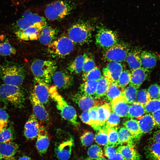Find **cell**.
Listing matches in <instances>:
<instances>
[{
    "mask_svg": "<svg viewBox=\"0 0 160 160\" xmlns=\"http://www.w3.org/2000/svg\"><path fill=\"white\" fill-rule=\"evenodd\" d=\"M98 106L92 108L88 111L91 123L90 126L97 131L101 129L99 125L98 118L97 110Z\"/></svg>",
    "mask_w": 160,
    "mask_h": 160,
    "instance_id": "cell-42",
    "label": "cell"
},
{
    "mask_svg": "<svg viewBox=\"0 0 160 160\" xmlns=\"http://www.w3.org/2000/svg\"><path fill=\"white\" fill-rule=\"evenodd\" d=\"M16 49L4 35H0V55L6 56L16 54Z\"/></svg>",
    "mask_w": 160,
    "mask_h": 160,
    "instance_id": "cell-32",
    "label": "cell"
},
{
    "mask_svg": "<svg viewBox=\"0 0 160 160\" xmlns=\"http://www.w3.org/2000/svg\"><path fill=\"white\" fill-rule=\"evenodd\" d=\"M14 134L12 127H6L0 132V143L12 142L14 139Z\"/></svg>",
    "mask_w": 160,
    "mask_h": 160,
    "instance_id": "cell-40",
    "label": "cell"
},
{
    "mask_svg": "<svg viewBox=\"0 0 160 160\" xmlns=\"http://www.w3.org/2000/svg\"><path fill=\"white\" fill-rule=\"evenodd\" d=\"M8 119L9 115L6 111L0 108V122L7 124Z\"/></svg>",
    "mask_w": 160,
    "mask_h": 160,
    "instance_id": "cell-53",
    "label": "cell"
},
{
    "mask_svg": "<svg viewBox=\"0 0 160 160\" xmlns=\"http://www.w3.org/2000/svg\"><path fill=\"white\" fill-rule=\"evenodd\" d=\"M46 23L44 17L28 11L25 12L22 17L16 22L14 27L17 31L33 26L43 27L46 25Z\"/></svg>",
    "mask_w": 160,
    "mask_h": 160,
    "instance_id": "cell-9",
    "label": "cell"
},
{
    "mask_svg": "<svg viewBox=\"0 0 160 160\" xmlns=\"http://www.w3.org/2000/svg\"><path fill=\"white\" fill-rule=\"evenodd\" d=\"M131 76V72L128 70H123L119 78L118 84L124 88L129 84Z\"/></svg>",
    "mask_w": 160,
    "mask_h": 160,
    "instance_id": "cell-46",
    "label": "cell"
},
{
    "mask_svg": "<svg viewBox=\"0 0 160 160\" xmlns=\"http://www.w3.org/2000/svg\"><path fill=\"white\" fill-rule=\"evenodd\" d=\"M134 139L132 135L124 127L120 129L118 134V145L127 144V145L134 147Z\"/></svg>",
    "mask_w": 160,
    "mask_h": 160,
    "instance_id": "cell-34",
    "label": "cell"
},
{
    "mask_svg": "<svg viewBox=\"0 0 160 160\" xmlns=\"http://www.w3.org/2000/svg\"><path fill=\"white\" fill-rule=\"evenodd\" d=\"M136 99L137 102L144 106L151 100L147 90L145 89L138 91Z\"/></svg>",
    "mask_w": 160,
    "mask_h": 160,
    "instance_id": "cell-48",
    "label": "cell"
},
{
    "mask_svg": "<svg viewBox=\"0 0 160 160\" xmlns=\"http://www.w3.org/2000/svg\"><path fill=\"white\" fill-rule=\"evenodd\" d=\"M36 147L39 153L41 155L47 151L49 144V139L44 127L41 130L37 137Z\"/></svg>",
    "mask_w": 160,
    "mask_h": 160,
    "instance_id": "cell-24",
    "label": "cell"
},
{
    "mask_svg": "<svg viewBox=\"0 0 160 160\" xmlns=\"http://www.w3.org/2000/svg\"><path fill=\"white\" fill-rule=\"evenodd\" d=\"M25 76L23 66L16 63L0 65V78L4 84L20 86Z\"/></svg>",
    "mask_w": 160,
    "mask_h": 160,
    "instance_id": "cell-1",
    "label": "cell"
},
{
    "mask_svg": "<svg viewBox=\"0 0 160 160\" xmlns=\"http://www.w3.org/2000/svg\"><path fill=\"white\" fill-rule=\"evenodd\" d=\"M101 76L100 70L95 67L89 71L83 74L82 78L85 81L87 80L98 81Z\"/></svg>",
    "mask_w": 160,
    "mask_h": 160,
    "instance_id": "cell-45",
    "label": "cell"
},
{
    "mask_svg": "<svg viewBox=\"0 0 160 160\" xmlns=\"http://www.w3.org/2000/svg\"><path fill=\"white\" fill-rule=\"evenodd\" d=\"M79 117L84 123L90 126L91 123L88 111H84L80 116Z\"/></svg>",
    "mask_w": 160,
    "mask_h": 160,
    "instance_id": "cell-55",
    "label": "cell"
},
{
    "mask_svg": "<svg viewBox=\"0 0 160 160\" xmlns=\"http://www.w3.org/2000/svg\"><path fill=\"white\" fill-rule=\"evenodd\" d=\"M34 83L33 92L42 103H47L50 97L48 84L39 81H34Z\"/></svg>",
    "mask_w": 160,
    "mask_h": 160,
    "instance_id": "cell-19",
    "label": "cell"
},
{
    "mask_svg": "<svg viewBox=\"0 0 160 160\" xmlns=\"http://www.w3.org/2000/svg\"><path fill=\"white\" fill-rule=\"evenodd\" d=\"M125 160H141L140 155L134 147L121 145L117 149Z\"/></svg>",
    "mask_w": 160,
    "mask_h": 160,
    "instance_id": "cell-26",
    "label": "cell"
},
{
    "mask_svg": "<svg viewBox=\"0 0 160 160\" xmlns=\"http://www.w3.org/2000/svg\"><path fill=\"white\" fill-rule=\"evenodd\" d=\"M147 91L151 99H160V86L157 84H151Z\"/></svg>",
    "mask_w": 160,
    "mask_h": 160,
    "instance_id": "cell-49",
    "label": "cell"
},
{
    "mask_svg": "<svg viewBox=\"0 0 160 160\" xmlns=\"http://www.w3.org/2000/svg\"><path fill=\"white\" fill-rule=\"evenodd\" d=\"M92 29L93 27L89 21H79L69 28L67 36L75 44H83L90 40Z\"/></svg>",
    "mask_w": 160,
    "mask_h": 160,
    "instance_id": "cell-6",
    "label": "cell"
},
{
    "mask_svg": "<svg viewBox=\"0 0 160 160\" xmlns=\"http://www.w3.org/2000/svg\"><path fill=\"white\" fill-rule=\"evenodd\" d=\"M57 68V66L55 62L41 59L34 60L31 67L34 81H39L48 84L51 82Z\"/></svg>",
    "mask_w": 160,
    "mask_h": 160,
    "instance_id": "cell-3",
    "label": "cell"
},
{
    "mask_svg": "<svg viewBox=\"0 0 160 160\" xmlns=\"http://www.w3.org/2000/svg\"><path fill=\"white\" fill-rule=\"evenodd\" d=\"M0 100L5 104L20 108L23 106L25 95L20 86L4 84L0 86Z\"/></svg>",
    "mask_w": 160,
    "mask_h": 160,
    "instance_id": "cell-5",
    "label": "cell"
},
{
    "mask_svg": "<svg viewBox=\"0 0 160 160\" xmlns=\"http://www.w3.org/2000/svg\"><path fill=\"white\" fill-rule=\"evenodd\" d=\"M122 65L119 62H109L103 68V76L111 82L118 84L119 77L123 70Z\"/></svg>",
    "mask_w": 160,
    "mask_h": 160,
    "instance_id": "cell-16",
    "label": "cell"
},
{
    "mask_svg": "<svg viewBox=\"0 0 160 160\" xmlns=\"http://www.w3.org/2000/svg\"><path fill=\"white\" fill-rule=\"evenodd\" d=\"M85 57V54L79 55L68 64L67 68L71 73L77 74L82 72Z\"/></svg>",
    "mask_w": 160,
    "mask_h": 160,
    "instance_id": "cell-29",
    "label": "cell"
},
{
    "mask_svg": "<svg viewBox=\"0 0 160 160\" xmlns=\"http://www.w3.org/2000/svg\"><path fill=\"white\" fill-rule=\"evenodd\" d=\"M108 160H125L121 155L117 152L111 158Z\"/></svg>",
    "mask_w": 160,
    "mask_h": 160,
    "instance_id": "cell-57",
    "label": "cell"
},
{
    "mask_svg": "<svg viewBox=\"0 0 160 160\" xmlns=\"http://www.w3.org/2000/svg\"><path fill=\"white\" fill-rule=\"evenodd\" d=\"M57 88L55 86L49 88L50 97L55 101L57 109L60 111L63 118L75 126L79 123L77 120V116L75 109L68 105L63 98L58 93Z\"/></svg>",
    "mask_w": 160,
    "mask_h": 160,
    "instance_id": "cell-4",
    "label": "cell"
},
{
    "mask_svg": "<svg viewBox=\"0 0 160 160\" xmlns=\"http://www.w3.org/2000/svg\"><path fill=\"white\" fill-rule=\"evenodd\" d=\"M72 99L83 111H88L91 108L99 106L103 103L102 100H97L92 96L86 95L80 93L73 95Z\"/></svg>",
    "mask_w": 160,
    "mask_h": 160,
    "instance_id": "cell-12",
    "label": "cell"
},
{
    "mask_svg": "<svg viewBox=\"0 0 160 160\" xmlns=\"http://www.w3.org/2000/svg\"><path fill=\"white\" fill-rule=\"evenodd\" d=\"M19 148L16 143H0V155L4 160H14V156Z\"/></svg>",
    "mask_w": 160,
    "mask_h": 160,
    "instance_id": "cell-21",
    "label": "cell"
},
{
    "mask_svg": "<svg viewBox=\"0 0 160 160\" xmlns=\"http://www.w3.org/2000/svg\"><path fill=\"white\" fill-rule=\"evenodd\" d=\"M94 138L93 133L87 130L85 131L80 137L82 145L85 147L89 146L93 143Z\"/></svg>",
    "mask_w": 160,
    "mask_h": 160,
    "instance_id": "cell-47",
    "label": "cell"
},
{
    "mask_svg": "<svg viewBox=\"0 0 160 160\" xmlns=\"http://www.w3.org/2000/svg\"><path fill=\"white\" fill-rule=\"evenodd\" d=\"M151 114L154 120L155 126L160 128V109Z\"/></svg>",
    "mask_w": 160,
    "mask_h": 160,
    "instance_id": "cell-54",
    "label": "cell"
},
{
    "mask_svg": "<svg viewBox=\"0 0 160 160\" xmlns=\"http://www.w3.org/2000/svg\"><path fill=\"white\" fill-rule=\"evenodd\" d=\"M54 86L60 89H66L72 86L73 78L71 74L64 71H56L52 78Z\"/></svg>",
    "mask_w": 160,
    "mask_h": 160,
    "instance_id": "cell-14",
    "label": "cell"
},
{
    "mask_svg": "<svg viewBox=\"0 0 160 160\" xmlns=\"http://www.w3.org/2000/svg\"><path fill=\"white\" fill-rule=\"evenodd\" d=\"M135 87L129 84L124 88L122 95L124 96L127 102L131 104L135 102L138 90Z\"/></svg>",
    "mask_w": 160,
    "mask_h": 160,
    "instance_id": "cell-38",
    "label": "cell"
},
{
    "mask_svg": "<svg viewBox=\"0 0 160 160\" xmlns=\"http://www.w3.org/2000/svg\"><path fill=\"white\" fill-rule=\"evenodd\" d=\"M107 128L108 136V143L116 146L118 145V134L116 126L105 125Z\"/></svg>",
    "mask_w": 160,
    "mask_h": 160,
    "instance_id": "cell-39",
    "label": "cell"
},
{
    "mask_svg": "<svg viewBox=\"0 0 160 160\" xmlns=\"http://www.w3.org/2000/svg\"><path fill=\"white\" fill-rule=\"evenodd\" d=\"M44 127L35 115L32 114L25 125L24 136L28 139H33L37 137L40 132Z\"/></svg>",
    "mask_w": 160,
    "mask_h": 160,
    "instance_id": "cell-13",
    "label": "cell"
},
{
    "mask_svg": "<svg viewBox=\"0 0 160 160\" xmlns=\"http://www.w3.org/2000/svg\"><path fill=\"white\" fill-rule=\"evenodd\" d=\"M111 111L108 103H104L98 106L97 110L98 118L101 129L105 126L106 121Z\"/></svg>",
    "mask_w": 160,
    "mask_h": 160,
    "instance_id": "cell-27",
    "label": "cell"
},
{
    "mask_svg": "<svg viewBox=\"0 0 160 160\" xmlns=\"http://www.w3.org/2000/svg\"><path fill=\"white\" fill-rule=\"evenodd\" d=\"M139 127L141 134L147 133L151 131L155 126L151 114L147 113L137 118Z\"/></svg>",
    "mask_w": 160,
    "mask_h": 160,
    "instance_id": "cell-25",
    "label": "cell"
},
{
    "mask_svg": "<svg viewBox=\"0 0 160 160\" xmlns=\"http://www.w3.org/2000/svg\"><path fill=\"white\" fill-rule=\"evenodd\" d=\"M145 154L148 160H160V143L152 142L146 147Z\"/></svg>",
    "mask_w": 160,
    "mask_h": 160,
    "instance_id": "cell-30",
    "label": "cell"
},
{
    "mask_svg": "<svg viewBox=\"0 0 160 160\" xmlns=\"http://www.w3.org/2000/svg\"><path fill=\"white\" fill-rule=\"evenodd\" d=\"M120 121V116L112 111L106 121L105 125L116 126L119 123Z\"/></svg>",
    "mask_w": 160,
    "mask_h": 160,
    "instance_id": "cell-51",
    "label": "cell"
},
{
    "mask_svg": "<svg viewBox=\"0 0 160 160\" xmlns=\"http://www.w3.org/2000/svg\"><path fill=\"white\" fill-rule=\"evenodd\" d=\"M17 160H31L29 157L27 156H23L20 157Z\"/></svg>",
    "mask_w": 160,
    "mask_h": 160,
    "instance_id": "cell-59",
    "label": "cell"
},
{
    "mask_svg": "<svg viewBox=\"0 0 160 160\" xmlns=\"http://www.w3.org/2000/svg\"><path fill=\"white\" fill-rule=\"evenodd\" d=\"M7 124L0 122V132L7 127Z\"/></svg>",
    "mask_w": 160,
    "mask_h": 160,
    "instance_id": "cell-58",
    "label": "cell"
},
{
    "mask_svg": "<svg viewBox=\"0 0 160 160\" xmlns=\"http://www.w3.org/2000/svg\"><path fill=\"white\" fill-rule=\"evenodd\" d=\"M96 43L100 47L108 48L117 43L118 37L113 31L104 28H101L97 31L95 37Z\"/></svg>",
    "mask_w": 160,
    "mask_h": 160,
    "instance_id": "cell-10",
    "label": "cell"
},
{
    "mask_svg": "<svg viewBox=\"0 0 160 160\" xmlns=\"http://www.w3.org/2000/svg\"><path fill=\"white\" fill-rule=\"evenodd\" d=\"M76 4L71 1L58 0L48 4L44 13L49 20L54 21L62 20L70 14L76 7Z\"/></svg>",
    "mask_w": 160,
    "mask_h": 160,
    "instance_id": "cell-2",
    "label": "cell"
},
{
    "mask_svg": "<svg viewBox=\"0 0 160 160\" xmlns=\"http://www.w3.org/2000/svg\"><path fill=\"white\" fill-rule=\"evenodd\" d=\"M123 124L132 135L134 139H139L142 135L137 120L131 119L124 122Z\"/></svg>",
    "mask_w": 160,
    "mask_h": 160,
    "instance_id": "cell-35",
    "label": "cell"
},
{
    "mask_svg": "<svg viewBox=\"0 0 160 160\" xmlns=\"http://www.w3.org/2000/svg\"><path fill=\"white\" fill-rule=\"evenodd\" d=\"M30 99L34 114L37 118L42 122H48L49 119V114L43 104L39 101L33 92L30 96Z\"/></svg>",
    "mask_w": 160,
    "mask_h": 160,
    "instance_id": "cell-15",
    "label": "cell"
},
{
    "mask_svg": "<svg viewBox=\"0 0 160 160\" xmlns=\"http://www.w3.org/2000/svg\"><path fill=\"white\" fill-rule=\"evenodd\" d=\"M87 154L90 160H97L103 157V153L101 148L96 144L92 145L89 148Z\"/></svg>",
    "mask_w": 160,
    "mask_h": 160,
    "instance_id": "cell-41",
    "label": "cell"
},
{
    "mask_svg": "<svg viewBox=\"0 0 160 160\" xmlns=\"http://www.w3.org/2000/svg\"><path fill=\"white\" fill-rule=\"evenodd\" d=\"M129 104L122 94L112 100L110 104L111 111L121 117H127Z\"/></svg>",
    "mask_w": 160,
    "mask_h": 160,
    "instance_id": "cell-17",
    "label": "cell"
},
{
    "mask_svg": "<svg viewBox=\"0 0 160 160\" xmlns=\"http://www.w3.org/2000/svg\"><path fill=\"white\" fill-rule=\"evenodd\" d=\"M43 28L39 26L31 27L24 29L16 31L15 33L17 37L22 40H35L39 39Z\"/></svg>",
    "mask_w": 160,
    "mask_h": 160,
    "instance_id": "cell-18",
    "label": "cell"
},
{
    "mask_svg": "<svg viewBox=\"0 0 160 160\" xmlns=\"http://www.w3.org/2000/svg\"><path fill=\"white\" fill-rule=\"evenodd\" d=\"M98 81L87 80L84 81L80 87V93L93 97L97 88Z\"/></svg>",
    "mask_w": 160,
    "mask_h": 160,
    "instance_id": "cell-33",
    "label": "cell"
},
{
    "mask_svg": "<svg viewBox=\"0 0 160 160\" xmlns=\"http://www.w3.org/2000/svg\"><path fill=\"white\" fill-rule=\"evenodd\" d=\"M2 159V157L1 155H0V160Z\"/></svg>",
    "mask_w": 160,
    "mask_h": 160,
    "instance_id": "cell-61",
    "label": "cell"
},
{
    "mask_svg": "<svg viewBox=\"0 0 160 160\" xmlns=\"http://www.w3.org/2000/svg\"><path fill=\"white\" fill-rule=\"evenodd\" d=\"M94 140L98 145H105L108 143V136L106 126L97 131Z\"/></svg>",
    "mask_w": 160,
    "mask_h": 160,
    "instance_id": "cell-43",
    "label": "cell"
},
{
    "mask_svg": "<svg viewBox=\"0 0 160 160\" xmlns=\"http://www.w3.org/2000/svg\"><path fill=\"white\" fill-rule=\"evenodd\" d=\"M124 88L120 86L118 84L111 82L105 96V99L110 102L113 99L121 95Z\"/></svg>",
    "mask_w": 160,
    "mask_h": 160,
    "instance_id": "cell-37",
    "label": "cell"
},
{
    "mask_svg": "<svg viewBox=\"0 0 160 160\" xmlns=\"http://www.w3.org/2000/svg\"><path fill=\"white\" fill-rule=\"evenodd\" d=\"M152 142L160 143V130L156 132L152 138Z\"/></svg>",
    "mask_w": 160,
    "mask_h": 160,
    "instance_id": "cell-56",
    "label": "cell"
},
{
    "mask_svg": "<svg viewBox=\"0 0 160 160\" xmlns=\"http://www.w3.org/2000/svg\"><path fill=\"white\" fill-rule=\"evenodd\" d=\"M85 160H90L88 158L87 159H85ZM97 160H107L105 158H104V157L103 158H100Z\"/></svg>",
    "mask_w": 160,
    "mask_h": 160,
    "instance_id": "cell-60",
    "label": "cell"
},
{
    "mask_svg": "<svg viewBox=\"0 0 160 160\" xmlns=\"http://www.w3.org/2000/svg\"><path fill=\"white\" fill-rule=\"evenodd\" d=\"M111 82L104 76H101L98 80L96 92L93 97L99 99L105 95Z\"/></svg>",
    "mask_w": 160,
    "mask_h": 160,
    "instance_id": "cell-31",
    "label": "cell"
},
{
    "mask_svg": "<svg viewBox=\"0 0 160 160\" xmlns=\"http://www.w3.org/2000/svg\"><path fill=\"white\" fill-rule=\"evenodd\" d=\"M116 146L107 144L104 147V153L108 159L111 158L117 152Z\"/></svg>",
    "mask_w": 160,
    "mask_h": 160,
    "instance_id": "cell-52",
    "label": "cell"
},
{
    "mask_svg": "<svg viewBox=\"0 0 160 160\" xmlns=\"http://www.w3.org/2000/svg\"><path fill=\"white\" fill-rule=\"evenodd\" d=\"M130 105L127 117L132 119L139 118L146 113L144 105L137 102H135Z\"/></svg>",
    "mask_w": 160,
    "mask_h": 160,
    "instance_id": "cell-36",
    "label": "cell"
},
{
    "mask_svg": "<svg viewBox=\"0 0 160 160\" xmlns=\"http://www.w3.org/2000/svg\"><path fill=\"white\" fill-rule=\"evenodd\" d=\"M57 136L59 141L55 144V152L60 160H68L70 157L74 145L73 137L68 133L60 130Z\"/></svg>",
    "mask_w": 160,
    "mask_h": 160,
    "instance_id": "cell-7",
    "label": "cell"
},
{
    "mask_svg": "<svg viewBox=\"0 0 160 160\" xmlns=\"http://www.w3.org/2000/svg\"><path fill=\"white\" fill-rule=\"evenodd\" d=\"M57 31L54 28L46 25L41 30L39 39L40 42L45 45H48L56 39Z\"/></svg>",
    "mask_w": 160,
    "mask_h": 160,
    "instance_id": "cell-23",
    "label": "cell"
},
{
    "mask_svg": "<svg viewBox=\"0 0 160 160\" xmlns=\"http://www.w3.org/2000/svg\"><path fill=\"white\" fill-rule=\"evenodd\" d=\"M144 106L146 113L152 114L160 109V99H151Z\"/></svg>",
    "mask_w": 160,
    "mask_h": 160,
    "instance_id": "cell-44",
    "label": "cell"
},
{
    "mask_svg": "<svg viewBox=\"0 0 160 160\" xmlns=\"http://www.w3.org/2000/svg\"><path fill=\"white\" fill-rule=\"evenodd\" d=\"M74 45L67 35H63L48 45V51L55 57H62L68 55L73 50Z\"/></svg>",
    "mask_w": 160,
    "mask_h": 160,
    "instance_id": "cell-8",
    "label": "cell"
},
{
    "mask_svg": "<svg viewBox=\"0 0 160 160\" xmlns=\"http://www.w3.org/2000/svg\"><path fill=\"white\" fill-rule=\"evenodd\" d=\"M129 84L138 89L149 75L150 71L142 67L132 71Z\"/></svg>",
    "mask_w": 160,
    "mask_h": 160,
    "instance_id": "cell-20",
    "label": "cell"
},
{
    "mask_svg": "<svg viewBox=\"0 0 160 160\" xmlns=\"http://www.w3.org/2000/svg\"><path fill=\"white\" fill-rule=\"evenodd\" d=\"M129 50L124 45L116 43L107 49L103 54L105 59L109 62H121L126 58Z\"/></svg>",
    "mask_w": 160,
    "mask_h": 160,
    "instance_id": "cell-11",
    "label": "cell"
},
{
    "mask_svg": "<svg viewBox=\"0 0 160 160\" xmlns=\"http://www.w3.org/2000/svg\"><path fill=\"white\" fill-rule=\"evenodd\" d=\"M140 56L142 66L147 69L154 68L159 57L156 53L147 51L141 52Z\"/></svg>",
    "mask_w": 160,
    "mask_h": 160,
    "instance_id": "cell-22",
    "label": "cell"
},
{
    "mask_svg": "<svg viewBox=\"0 0 160 160\" xmlns=\"http://www.w3.org/2000/svg\"><path fill=\"white\" fill-rule=\"evenodd\" d=\"M140 52L137 50H132L128 52L126 60L132 71L142 66L140 58Z\"/></svg>",
    "mask_w": 160,
    "mask_h": 160,
    "instance_id": "cell-28",
    "label": "cell"
},
{
    "mask_svg": "<svg viewBox=\"0 0 160 160\" xmlns=\"http://www.w3.org/2000/svg\"><path fill=\"white\" fill-rule=\"evenodd\" d=\"M95 67V63L93 59L85 54V57L82 70L83 73L89 71Z\"/></svg>",
    "mask_w": 160,
    "mask_h": 160,
    "instance_id": "cell-50",
    "label": "cell"
}]
</instances>
